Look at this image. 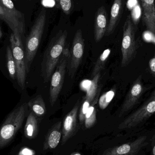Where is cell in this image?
I'll return each instance as SVG.
<instances>
[{
	"label": "cell",
	"mask_w": 155,
	"mask_h": 155,
	"mask_svg": "<svg viewBox=\"0 0 155 155\" xmlns=\"http://www.w3.org/2000/svg\"><path fill=\"white\" fill-rule=\"evenodd\" d=\"M68 33L59 31L52 38L44 54L41 63L42 76L45 83H47L60 61L65 49Z\"/></svg>",
	"instance_id": "1"
},
{
	"label": "cell",
	"mask_w": 155,
	"mask_h": 155,
	"mask_svg": "<svg viewBox=\"0 0 155 155\" xmlns=\"http://www.w3.org/2000/svg\"><path fill=\"white\" fill-rule=\"evenodd\" d=\"M46 21V11L43 8L35 19L26 41L25 57L26 72L28 73L31 64L37 53L42 39Z\"/></svg>",
	"instance_id": "2"
},
{
	"label": "cell",
	"mask_w": 155,
	"mask_h": 155,
	"mask_svg": "<svg viewBox=\"0 0 155 155\" xmlns=\"http://www.w3.org/2000/svg\"><path fill=\"white\" fill-rule=\"evenodd\" d=\"M26 104L14 109L0 127V150L9 144L21 127L26 117Z\"/></svg>",
	"instance_id": "3"
},
{
	"label": "cell",
	"mask_w": 155,
	"mask_h": 155,
	"mask_svg": "<svg viewBox=\"0 0 155 155\" xmlns=\"http://www.w3.org/2000/svg\"><path fill=\"white\" fill-rule=\"evenodd\" d=\"M131 15H127L124 24L121 45L122 67L127 66L134 59L137 52L135 27Z\"/></svg>",
	"instance_id": "4"
},
{
	"label": "cell",
	"mask_w": 155,
	"mask_h": 155,
	"mask_svg": "<svg viewBox=\"0 0 155 155\" xmlns=\"http://www.w3.org/2000/svg\"><path fill=\"white\" fill-rule=\"evenodd\" d=\"M70 57V51L65 48L56 69L51 77L50 90V102L53 106L58 99L63 85L64 76L68 66Z\"/></svg>",
	"instance_id": "5"
},
{
	"label": "cell",
	"mask_w": 155,
	"mask_h": 155,
	"mask_svg": "<svg viewBox=\"0 0 155 155\" xmlns=\"http://www.w3.org/2000/svg\"><path fill=\"white\" fill-rule=\"evenodd\" d=\"M11 47L16 65V78L20 87L24 89L26 80L25 52L21 37L16 36L12 33L10 36Z\"/></svg>",
	"instance_id": "6"
},
{
	"label": "cell",
	"mask_w": 155,
	"mask_h": 155,
	"mask_svg": "<svg viewBox=\"0 0 155 155\" xmlns=\"http://www.w3.org/2000/svg\"><path fill=\"white\" fill-rule=\"evenodd\" d=\"M155 114V90L150 98L139 108L128 116L118 126L119 129L137 126Z\"/></svg>",
	"instance_id": "7"
},
{
	"label": "cell",
	"mask_w": 155,
	"mask_h": 155,
	"mask_svg": "<svg viewBox=\"0 0 155 155\" xmlns=\"http://www.w3.org/2000/svg\"><path fill=\"white\" fill-rule=\"evenodd\" d=\"M84 51V42L82 30L78 29L75 33L73 41L71 50L70 51V57L68 62V73L69 76L73 77L82 62Z\"/></svg>",
	"instance_id": "8"
},
{
	"label": "cell",
	"mask_w": 155,
	"mask_h": 155,
	"mask_svg": "<svg viewBox=\"0 0 155 155\" xmlns=\"http://www.w3.org/2000/svg\"><path fill=\"white\" fill-rule=\"evenodd\" d=\"M147 136H141L132 142L106 150L102 155H137L147 143Z\"/></svg>",
	"instance_id": "9"
},
{
	"label": "cell",
	"mask_w": 155,
	"mask_h": 155,
	"mask_svg": "<svg viewBox=\"0 0 155 155\" xmlns=\"http://www.w3.org/2000/svg\"><path fill=\"white\" fill-rule=\"evenodd\" d=\"M143 92L142 76L139 75L129 89L123 104L121 106L119 116L124 115L134 107Z\"/></svg>",
	"instance_id": "10"
},
{
	"label": "cell",
	"mask_w": 155,
	"mask_h": 155,
	"mask_svg": "<svg viewBox=\"0 0 155 155\" xmlns=\"http://www.w3.org/2000/svg\"><path fill=\"white\" fill-rule=\"evenodd\" d=\"M100 76L101 73H98L90 81V85L87 88L85 96L83 99L79 110L78 117L80 124H83L84 121L86 114L96 95L98 90V83Z\"/></svg>",
	"instance_id": "11"
},
{
	"label": "cell",
	"mask_w": 155,
	"mask_h": 155,
	"mask_svg": "<svg viewBox=\"0 0 155 155\" xmlns=\"http://www.w3.org/2000/svg\"><path fill=\"white\" fill-rule=\"evenodd\" d=\"M142 9V21L147 29L155 34L154 0H139Z\"/></svg>",
	"instance_id": "12"
},
{
	"label": "cell",
	"mask_w": 155,
	"mask_h": 155,
	"mask_svg": "<svg viewBox=\"0 0 155 155\" xmlns=\"http://www.w3.org/2000/svg\"><path fill=\"white\" fill-rule=\"evenodd\" d=\"M79 105L76 104L64 118L63 124L62 140L63 145L71 138L76 129Z\"/></svg>",
	"instance_id": "13"
},
{
	"label": "cell",
	"mask_w": 155,
	"mask_h": 155,
	"mask_svg": "<svg viewBox=\"0 0 155 155\" xmlns=\"http://www.w3.org/2000/svg\"><path fill=\"white\" fill-rule=\"evenodd\" d=\"M107 27V12L104 6H102L97 9L95 15L94 39L96 42L103 39Z\"/></svg>",
	"instance_id": "14"
},
{
	"label": "cell",
	"mask_w": 155,
	"mask_h": 155,
	"mask_svg": "<svg viewBox=\"0 0 155 155\" xmlns=\"http://www.w3.org/2000/svg\"><path fill=\"white\" fill-rule=\"evenodd\" d=\"M124 5V0H114L111 7L110 20L107 25L106 35L112 34L118 25L123 13Z\"/></svg>",
	"instance_id": "15"
},
{
	"label": "cell",
	"mask_w": 155,
	"mask_h": 155,
	"mask_svg": "<svg viewBox=\"0 0 155 155\" xmlns=\"http://www.w3.org/2000/svg\"><path fill=\"white\" fill-rule=\"evenodd\" d=\"M0 3L5 10L15 20L21 28L25 32V18L23 13L15 8L12 0H0Z\"/></svg>",
	"instance_id": "16"
},
{
	"label": "cell",
	"mask_w": 155,
	"mask_h": 155,
	"mask_svg": "<svg viewBox=\"0 0 155 155\" xmlns=\"http://www.w3.org/2000/svg\"><path fill=\"white\" fill-rule=\"evenodd\" d=\"M61 122H59L55 124L51 128L45 140L44 145V149H54L59 144L61 137Z\"/></svg>",
	"instance_id": "17"
},
{
	"label": "cell",
	"mask_w": 155,
	"mask_h": 155,
	"mask_svg": "<svg viewBox=\"0 0 155 155\" xmlns=\"http://www.w3.org/2000/svg\"><path fill=\"white\" fill-rule=\"evenodd\" d=\"M0 19L5 22L12 33L16 36L22 35L24 34L25 31L22 30L18 23L11 16V15L5 10L3 6L0 3Z\"/></svg>",
	"instance_id": "18"
},
{
	"label": "cell",
	"mask_w": 155,
	"mask_h": 155,
	"mask_svg": "<svg viewBox=\"0 0 155 155\" xmlns=\"http://www.w3.org/2000/svg\"><path fill=\"white\" fill-rule=\"evenodd\" d=\"M101 89H102V86L98 87V90L95 97L91 104V105L89 107L85 116L84 123L86 128H89L92 127L96 121L97 111L96 105L98 102Z\"/></svg>",
	"instance_id": "19"
},
{
	"label": "cell",
	"mask_w": 155,
	"mask_h": 155,
	"mask_svg": "<svg viewBox=\"0 0 155 155\" xmlns=\"http://www.w3.org/2000/svg\"><path fill=\"white\" fill-rule=\"evenodd\" d=\"M38 133V122L35 115L33 113L29 114L27 117L24 128L25 137L28 139L35 138Z\"/></svg>",
	"instance_id": "20"
},
{
	"label": "cell",
	"mask_w": 155,
	"mask_h": 155,
	"mask_svg": "<svg viewBox=\"0 0 155 155\" xmlns=\"http://www.w3.org/2000/svg\"><path fill=\"white\" fill-rule=\"evenodd\" d=\"M28 106L32 113L35 116H43L46 113V105L42 97L40 95L30 100L28 103Z\"/></svg>",
	"instance_id": "21"
},
{
	"label": "cell",
	"mask_w": 155,
	"mask_h": 155,
	"mask_svg": "<svg viewBox=\"0 0 155 155\" xmlns=\"http://www.w3.org/2000/svg\"><path fill=\"white\" fill-rule=\"evenodd\" d=\"M111 50L107 49L104 50L100 54V56L96 62L94 66L93 71L91 74V77H94L98 73H101V71L104 69L105 65L107 61V59L111 54Z\"/></svg>",
	"instance_id": "22"
},
{
	"label": "cell",
	"mask_w": 155,
	"mask_h": 155,
	"mask_svg": "<svg viewBox=\"0 0 155 155\" xmlns=\"http://www.w3.org/2000/svg\"><path fill=\"white\" fill-rule=\"evenodd\" d=\"M6 62L10 77L13 79H15L16 78V65L12 49L9 46L6 49Z\"/></svg>",
	"instance_id": "23"
},
{
	"label": "cell",
	"mask_w": 155,
	"mask_h": 155,
	"mask_svg": "<svg viewBox=\"0 0 155 155\" xmlns=\"http://www.w3.org/2000/svg\"><path fill=\"white\" fill-rule=\"evenodd\" d=\"M115 93V88H112L100 97L98 101L99 107L101 109L104 110L107 107L114 97Z\"/></svg>",
	"instance_id": "24"
},
{
	"label": "cell",
	"mask_w": 155,
	"mask_h": 155,
	"mask_svg": "<svg viewBox=\"0 0 155 155\" xmlns=\"http://www.w3.org/2000/svg\"><path fill=\"white\" fill-rule=\"evenodd\" d=\"M57 7L61 9L64 13L69 15L72 7V0H55Z\"/></svg>",
	"instance_id": "25"
},
{
	"label": "cell",
	"mask_w": 155,
	"mask_h": 155,
	"mask_svg": "<svg viewBox=\"0 0 155 155\" xmlns=\"http://www.w3.org/2000/svg\"><path fill=\"white\" fill-rule=\"evenodd\" d=\"M16 155H35V151L28 147H23Z\"/></svg>",
	"instance_id": "26"
},
{
	"label": "cell",
	"mask_w": 155,
	"mask_h": 155,
	"mask_svg": "<svg viewBox=\"0 0 155 155\" xmlns=\"http://www.w3.org/2000/svg\"><path fill=\"white\" fill-rule=\"evenodd\" d=\"M149 65L152 73L155 74V55L149 61Z\"/></svg>",
	"instance_id": "27"
},
{
	"label": "cell",
	"mask_w": 155,
	"mask_h": 155,
	"mask_svg": "<svg viewBox=\"0 0 155 155\" xmlns=\"http://www.w3.org/2000/svg\"><path fill=\"white\" fill-rule=\"evenodd\" d=\"M151 155H155V143L154 145L153 146L152 149V152H151Z\"/></svg>",
	"instance_id": "28"
},
{
	"label": "cell",
	"mask_w": 155,
	"mask_h": 155,
	"mask_svg": "<svg viewBox=\"0 0 155 155\" xmlns=\"http://www.w3.org/2000/svg\"><path fill=\"white\" fill-rule=\"evenodd\" d=\"M2 36V29H1V25H0V39Z\"/></svg>",
	"instance_id": "29"
},
{
	"label": "cell",
	"mask_w": 155,
	"mask_h": 155,
	"mask_svg": "<svg viewBox=\"0 0 155 155\" xmlns=\"http://www.w3.org/2000/svg\"><path fill=\"white\" fill-rule=\"evenodd\" d=\"M71 155H81L79 153H74Z\"/></svg>",
	"instance_id": "30"
},
{
	"label": "cell",
	"mask_w": 155,
	"mask_h": 155,
	"mask_svg": "<svg viewBox=\"0 0 155 155\" xmlns=\"http://www.w3.org/2000/svg\"><path fill=\"white\" fill-rule=\"evenodd\" d=\"M27 1H31V0H27Z\"/></svg>",
	"instance_id": "31"
}]
</instances>
